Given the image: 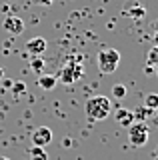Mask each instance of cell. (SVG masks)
<instances>
[{"label": "cell", "instance_id": "obj_12", "mask_svg": "<svg viewBox=\"0 0 158 160\" xmlns=\"http://www.w3.org/2000/svg\"><path fill=\"white\" fill-rule=\"evenodd\" d=\"M146 66L148 68H158V46H152L146 54Z\"/></svg>", "mask_w": 158, "mask_h": 160}, {"label": "cell", "instance_id": "obj_5", "mask_svg": "<svg viewBox=\"0 0 158 160\" xmlns=\"http://www.w3.org/2000/svg\"><path fill=\"white\" fill-rule=\"evenodd\" d=\"M52 130L48 126H38L36 130L32 132V146H40V148H46L48 144L52 142Z\"/></svg>", "mask_w": 158, "mask_h": 160}, {"label": "cell", "instance_id": "obj_7", "mask_svg": "<svg viewBox=\"0 0 158 160\" xmlns=\"http://www.w3.org/2000/svg\"><path fill=\"white\" fill-rule=\"evenodd\" d=\"M46 40H44L42 36H36V38H30L26 42V52L32 54V56H40V54H44V50H46Z\"/></svg>", "mask_w": 158, "mask_h": 160}, {"label": "cell", "instance_id": "obj_4", "mask_svg": "<svg viewBox=\"0 0 158 160\" xmlns=\"http://www.w3.org/2000/svg\"><path fill=\"white\" fill-rule=\"evenodd\" d=\"M82 74H84V68H82L80 58H78L76 62H70V60H68V62L62 66L60 74H58V78H60L64 84H74L76 80L82 78Z\"/></svg>", "mask_w": 158, "mask_h": 160}, {"label": "cell", "instance_id": "obj_15", "mask_svg": "<svg viewBox=\"0 0 158 160\" xmlns=\"http://www.w3.org/2000/svg\"><path fill=\"white\" fill-rule=\"evenodd\" d=\"M30 68L34 70V72H42V70H44V60H42L40 56H32Z\"/></svg>", "mask_w": 158, "mask_h": 160}, {"label": "cell", "instance_id": "obj_14", "mask_svg": "<svg viewBox=\"0 0 158 160\" xmlns=\"http://www.w3.org/2000/svg\"><path fill=\"white\" fill-rule=\"evenodd\" d=\"M30 160H48L46 150L40 148V146H32L30 148Z\"/></svg>", "mask_w": 158, "mask_h": 160}, {"label": "cell", "instance_id": "obj_8", "mask_svg": "<svg viewBox=\"0 0 158 160\" xmlns=\"http://www.w3.org/2000/svg\"><path fill=\"white\" fill-rule=\"evenodd\" d=\"M116 122L120 124V126H132V124L136 122L134 120V114H132V110H128V108H118V112H116Z\"/></svg>", "mask_w": 158, "mask_h": 160}, {"label": "cell", "instance_id": "obj_9", "mask_svg": "<svg viewBox=\"0 0 158 160\" xmlns=\"http://www.w3.org/2000/svg\"><path fill=\"white\" fill-rule=\"evenodd\" d=\"M124 16L142 20L146 16V10H144V6H140V4H134V6H130V8H124Z\"/></svg>", "mask_w": 158, "mask_h": 160}, {"label": "cell", "instance_id": "obj_11", "mask_svg": "<svg viewBox=\"0 0 158 160\" xmlns=\"http://www.w3.org/2000/svg\"><path fill=\"white\" fill-rule=\"evenodd\" d=\"M132 114H134L136 122H146V118L150 116V114H154V110H150V108H146V106H140V108L132 110Z\"/></svg>", "mask_w": 158, "mask_h": 160}, {"label": "cell", "instance_id": "obj_19", "mask_svg": "<svg viewBox=\"0 0 158 160\" xmlns=\"http://www.w3.org/2000/svg\"><path fill=\"white\" fill-rule=\"evenodd\" d=\"M34 2H38V4H44V6H48V4H52L54 0H34Z\"/></svg>", "mask_w": 158, "mask_h": 160}, {"label": "cell", "instance_id": "obj_24", "mask_svg": "<svg viewBox=\"0 0 158 160\" xmlns=\"http://www.w3.org/2000/svg\"><path fill=\"white\" fill-rule=\"evenodd\" d=\"M154 112H156V114H158V108H156V110H154Z\"/></svg>", "mask_w": 158, "mask_h": 160}, {"label": "cell", "instance_id": "obj_1", "mask_svg": "<svg viewBox=\"0 0 158 160\" xmlns=\"http://www.w3.org/2000/svg\"><path fill=\"white\" fill-rule=\"evenodd\" d=\"M110 110H112V104H110V98L108 96H102V94H96V96H90L84 104V112L90 120H104L110 116Z\"/></svg>", "mask_w": 158, "mask_h": 160}, {"label": "cell", "instance_id": "obj_3", "mask_svg": "<svg viewBox=\"0 0 158 160\" xmlns=\"http://www.w3.org/2000/svg\"><path fill=\"white\" fill-rule=\"evenodd\" d=\"M148 136H150V130H148L146 122H134L132 126H128V140H130L132 146L136 148L146 146Z\"/></svg>", "mask_w": 158, "mask_h": 160}, {"label": "cell", "instance_id": "obj_16", "mask_svg": "<svg viewBox=\"0 0 158 160\" xmlns=\"http://www.w3.org/2000/svg\"><path fill=\"white\" fill-rule=\"evenodd\" d=\"M112 96L118 98V100H120V98H126V86H124V84H116V86L112 88Z\"/></svg>", "mask_w": 158, "mask_h": 160}, {"label": "cell", "instance_id": "obj_6", "mask_svg": "<svg viewBox=\"0 0 158 160\" xmlns=\"http://www.w3.org/2000/svg\"><path fill=\"white\" fill-rule=\"evenodd\" d=\"M2 28L6 30L8 34H12V36H18V34H22V32H24V22H22V18H20V16H14V14H10V16L4 18Z\"/></svg>", "mask_w": 158, "mask_h": 160}, {"label": "cell", "instance_id": "obj_10", "mask_svg": "<svg viewBox=\"0 0 158 160\" xmlns=\"http://www.w3.org/2000/svg\"><path fill=\"white\" fill-rule=\"evenodd\" d=\"M58 78L52 76V74H42L40 78H38V86H40L42 90H52L54 86H56Z\"/></svg>", "mask_w": 158, "mask_h": 160}, {"label": "cell", "instance_id": "obj_13", "mask_svg": "<svg viewBox=\"0 0 158 160\" xmlns=\"http://www.w3.org/2000/svg\"><path fill=\"white\" fill-rule=\"evenodd\" d=\"M144 106L150 108V110H156L158 108V92H150L144 96Z\"/></svg>", "mask_w": 158, "mask_h": 160}, {"label": "cell", "instance_id": "obj_20", "mask_svg": "<svg viewBox=\"0 0 158 160\" xmlns=\"http://www.w3.org/2000/svg\"><path fill=\"white\" fill-rule=\"evenodd\" d=\"M0 80H4V68L0 66Z\"/></svg>", "mask_w": 158, "mask_h": 160}, {"label": "cell", "instance_id": "obj_22", "mask_svg": "<svg viewBox=\"0 0 158 160\" xmlns=\"http://www.w3.org/2000/svg\"><path fill=\"white\" fill-rule=\"evenodd\" d=\"M0 160H10V158H6V156H0Z\"/></svg>", "mask_w": 158, "mask_h": 160}, {"label": "cell", "instance_id": "obj_18", "mask_svg": "<svg viewBox=\"0 0 158 160\" xmlns=\"http://www.w3.org/2000/svg\"><path fill=\"white\" fill-rule=\"evenodd\" d=\"M24 90H26V84H24V82H16V84L12 86V92H14V94H22Z\"/></svg>", "mask_w": 158, "mask_h": 160}, {"label": "cell", "instance_id": "obj_2", "mask_svg": "<svg viewBox=\"0 0 158 160\" xmlns=\"http://www.w3.org/2000/svg\"><path fill=\"white\" fill-rule=\"evenodd\" d=\"M96 64H98V70L102 74L116 72L118 64H120V52L116 48H102L96 56Z\"/></svg>", "mask_w": 158, "mask_h": 160}, {"label": "cell", "instance_id": "obj_17", "mask_svg": "<svg viewBox=\"0 0 158 160\" xmlns=\"http://www.w3.org/2000/svg\"><path fill=\"white\" fill-rule=\"evenodd\" d=\"M152 32H150V38H152V42H154V46H158V20H154L152 22Z\"/></svg>", "mask_w": 158, "mask_h": 160}, {"label": "cell", "instance_id": "obj_21", "mask_svg": "<svg viewBox=\"0 0 158 160\" xmlns=\"http://www.w3.org/2000/svg\"><path fill=\"white\" fill-rule=\"evenodd\" d=\"M154 158H156V160H158V148H156V150H154Z\"/></svg>", "mask_w": 158, "mask_h": 160}, {"label": "cell", "instance_id": "obj_23", "mask_svg": "<svg viewBox=\"0 0 158 160\" xmlns=\"http://www.w3.org/2000/svg\"><path fill=\"white\" fill-rule=\"evenodd\" d=\"M156 78H158V68H156Z\"/></svg>", "mask_w": 158, "mask_h": 160}]
</instances>
